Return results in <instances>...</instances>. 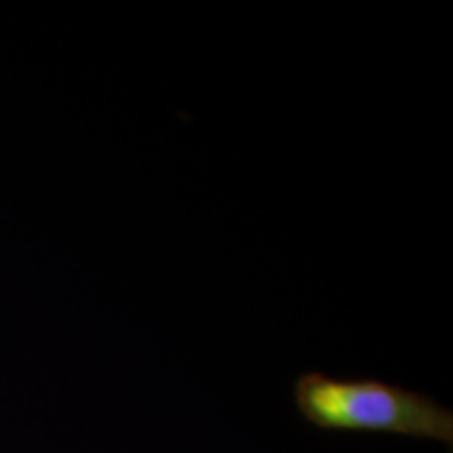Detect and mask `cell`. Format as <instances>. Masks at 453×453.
Here are the masks:
<instances>
[{
  "instance_id": "1",
  "label": "cell",
  "mask_w": 453,
  "mask_h": 453,
  "mask_svg": "<svg viewBox=\"0 0 453 453\" xmlns=\"http://www.w3.org/2000/svg\"><path fill=\"white\" fill-rule=\"evenodd\" d=\"M294 405L319 430L401 434L453 443V411L433 396L372 378H334L304 372L294 384Z\"/></svg>"
}]
</instances>
